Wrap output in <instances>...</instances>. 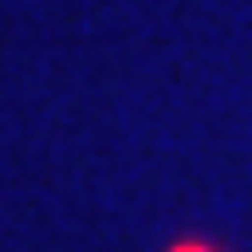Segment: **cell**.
I'll return each instance as SVG.
<instances>
[{"mask_svg": "<svg viewBox=\"0 0 252 252\" xmlns=\"http://www.w3.org/2000/svg\"><path fill=\"white\" fill-rule=\"evenodd\" d=\"M168 252H224V247H219V241H174Z\"/></svg>", "mask_w": 252, "mask_h": 252, "instance_id": "obj_1", "label": "cell"}]
</instances>
